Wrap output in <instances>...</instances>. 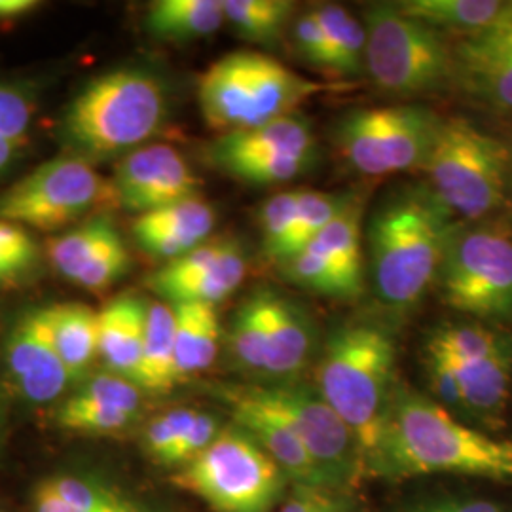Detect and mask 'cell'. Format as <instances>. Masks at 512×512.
Here are the masks:
<instances>
[{
    "instance_id": "15",
    "label": "cell",
    "mask_w": 512,
    "mask_h": 512,
    "mask_svg": "<svg viewBox=\"0 0 512 512\" xmlns=\"http://www.w3.org/2000/svg\"><path fill=\"white\" fill-rule=\"evenodd\" d=\"M222 399L230 406L236 425L247 431L270 454L287 478L298 488H327L323 476L302 442L272 406L264 403L255 385H230L222 389Z\"/></svg>"
},
{
    "instance_id": "25",
    "label": "cell",
    "mask_w": 512,
    "mask_h": 512,
    "mask_svg": "<svg viewBox=\"0 0 512 512\" xmlns=\"http://www.w3.org/2000/svg\"><path fill=\"white\" fill-rule=\"evenodd\" d=\"M148 33L165 42L211 37L224 21L219 0H160L148 8Z\"/></svg>"
},
{
    "instance_id": "2",
    "label": "cell",
    "mask_w": 512,
    "mask_h": 512,
    "mask_svg": "<svg viewBox=\"0 0 512 512\" xmlns=\"http://www.w3.org/2000/svg\"><path fill=\"white\" fill-rule=\"evenodd\" d=\"M456 230L454 213L429 186H408L376 209L368 228L370 266L385 306L403 310L420 302L437 283Z\"/></svg>"
},
{
    "instance_id": "9",
    "label": "cell",
    "mask_w": 512,
    "mask_h": 512,
    "mask_svg": "<svg viewBox=\"0 0 512 512\" xmlns=\"http://www.w3.org/2000/svg\"><path fill=\"white\" fill-rule=\"evenodd\" d=\"M442 300L478 319H512V236L503 228H461L450 239L439 279Z\"/></svg>"
},
{
    "instance_id": "3",
    "label": "cell",
    "mask_w": 512,
    "mask_h": 512,
    "mask_svg": "<svg viewBox=\"0 0 512 512\" xmlns=\"http://www.w3.org/2000/svg\"><path fill=\"white\" fill-rule=\"evenodd\" d=\"M395 340L374 323H348L327 340L317 391L346 423L365 465L378 456L393 399Z\"/></svg>"
},
{
    "instance_id": "7",
    "label": "cell",
    "mask_w": 512,
    "mask_h": 512,
    "mask_svg": "<svg viewBox=\"0 0 512 512\" xmlns=\"http://www.w3.org/2000/svg\"><path fill=\"white\" fill-rule=\"evenodd\" d=\"M365 69L387 93L414 97L439 92L454 80V48L444 35L406 16L397 4L365 10Z\"/></svg>"
},
{
    "instance_id": "45",
    "label": "cell",
    "mask_w": 512,
    "mask_h": 512,
    "mask_svg": "<svg viewBox=\"0 0 512 512\" xmlns=\"http://www.w3.org/2000/svg\"><path fill=\"white\" fill-rule=\"evenodd\" d=\"M277 512H349V509L334 490L298 488Z\"/></svg>"
},
{
    "instance_id": "41",
    "label": "cell",
    "mask_w": 512,
    "mask_h": 512,
    "mask_svg": "<svg viewBox=\"0 0 512 512\" xmlns=\"http://www.w3.org/2000/svg\"><path fill=\"white\" fill-rule=\"evenodd\" d=\"M196 416H198L196 410L177 408L150 421L143 435L148 456L165 465L169 454L179 444V440L186 435V431L192 427Z\"/></svg>"
},
{
    "instance_id": "17",
    "label": "cell",
    "mask_w": 512,
    "mask_h": 512,
    "mask_svg": "<svg viewBox=\"0 0 512 512\" xmlns=\"http://www.w3.org/2000/svg\"><path fill=\"white\" fill-rule=\"evenodd\" d=\"M215 224L211 203L196 196L141 215L133 224V236L148 256L173 262L207 243Z\"/></svg>"
},
{
    "instance_id": "35",
    "label": "cell",
    "mask_w": 512,
    "mask_h": 512,
    "mask_svg": "<svg viewBox=\"0 0 512 512\" xmlns=\"http://www.w3.org/2000/svg\"><path fill=\"white\" fill-rule=\"evenodd\" d=\"M353 202H355L353 196H346V194L298 190L296 222H294L289 258H293L304 247H308L311 241L317 238L330 222L336 219L342 211H346Z\"/></svg>"
},
{
    "instance_id": "22",
    "label": "cell",
    "mask_w": 512,
    "mask_h": 512,
    "mask_svg": "<svg viewBox=\"0 0 512 512\" xmlns=\"http://www.w3.org/2000/svg\"><path fill=\"white\" fill-rule=\"evenodd\" d=\"M311 348L313 327L306 311L285 296L270 291L264 374L277 380L293 378L308 363Z\"/></svg>"
},
{
    "instance_id": "10",
    "label": "cell",
    "mask_w": 512,
    "mask_h": 512,
    "mask_svg": "<svg viewBox=\"0 0 512 512\" xmlns=\"http://www.w3.org/2000/svg\"><path fill=\"white\" fill-rule=\"evenodd\" d=\"M110 203V183L86 160L63 156L38 165L0 194V220L52 232Z\"/></svg>"
},
{
    "instance_id": "44",
    "label": "cell",
    "mask_w": 512,
    "mask_h": 512,
    "mask_svg": "<svg viewBox=\"0 0 512 512\" xmlns=\"http://www.w3.org/2000/svg\"><path fill=\"white\" fill-rule=\"evenodd\" d=\"M220 431L222 429H220L219 420L213 414L198 412L192 427L186 431V435L179 440V444L169 454L165 467H179L181 469L192 459L198 458L202 452H205L213 444V440L219 437Z\"/></svg>"
},
{
    "instance_id": "4",
    "label": "cell",
    "mask_w": 512,
    "mask_h": 512,
    "mask_svg": "<svg viewBox=\"0 0 512 512\" xmlns=\"http://www.w3.org/2000/svg\"><path fill=\"white\" fill-rule=\"evenodd\" d=\"M165 93L152 74L120 69L92 80L65 114L63 135L88 158L133 152L164 122Z\"/></svg>"
},
{
    "instance_id": "26",
    "label": "cell",
    "mask_w": 512,
    "mask_h": 512,
    "mask_svg": "<svg viewBox=\"0 0 512 512\" xmlns=\"http://www.w3.org/2000/svg\"><path fill=\"white\" fill-rule=\"evenodd\" d=\"M55 349L71 378L86 374L97 357V313L80 302L48 306Z\"/></svg>"
},
{
    "instance_id": "24",
    "label": "cell",
    "mask_w": 512,
    "mask_h": 512,
    "mask_svg": "<svg viewBox=\"0 0 512 512\" xmlns=\"http://www.w3.org/2000/svg\"><path fill=\"white\" fill-rule=\"evenodd\" d=\"M141 391L169 393L179 385L175 365V311L162 302L148 304L147 330L135 382Z\"/></svg>"
},
{
    "instance_id": "6",
    "label": "cell",
    "mask_w": 512,
    "mask_h": 512,
    "mask_svg": "<svg viewBox=\"0 0 512 512\" xmlns=\"http://www.w3.org/2000/svg\"><path fill=\"white\" fill-rule=\"evenodd\" d=\"M287 480L270 454L236 423L224 427L205 452L171 478L213 512H270Z\"/></svg>"
},
{
    "instance_id": "8",
    "label": "cell",
    "mask_w": 512,
    "mask_h": 512,
    "mask_svg": "<svg viewBox=\"0 0 512 512\" xmlns=\"http://www.w3.org/2000/svg\"><path fill=\"white\" fill-rule=\"evenodd\" d=\"M440 120L437 112L421 105L349 110L336 124V147L366 177L423 169Z\"/></svg>"
},
{
    "instance_id": "49",
    "label": "cell",
    "mask_w": 512,
    "mask_h": 512,
    "mask_svg": "<svg viewBox=\"0 0 512 512\" xmlns=\"http://www.w3.org/2000/svg\"><path fill=\"white\" fill-rule=\"evenodd\" d=\"M19 148H21V145H16V143H12V141L0 137V173H2L8 165L12 164V160L16 158Z\"/></svg>"
},
{
    "instance_id": "29",
    "label": "cell",
    "mask_w": 512,
    "mask_h": 512,
    "mask_svg": "<svg viewBox=\"0 0 512 512\" xmlns=\"http://www.w3.org/2000/svg\"><path fill=\"white\" fill-rule=\"evenodd\" d=\"M247 275V256L239 241L232 239L228 251L219 262L202 275L177 283L160 293L162 298L173 304H219L230 294L236 293Z\"/></svg>"
},
{
    "instance_id": "43",
    "label": "cell",
    "mask_w": 512,
    "mask_h": 512,
    "mask_svg": "<svg viewBox=\"0 0 512 512\" xmlns=\"http://www.w3.org/2000/svg\"><path fill=\"white\" fill-rule=\"evenodd\" d=\"M293 42L296 52L304 61H308L313 67L329 71V40L313 10L294 21Z\"/></svg>"
},
{
    "instance_id": "23",
    "label": "cell",
    "mask_w": 512,
    "mask_h": 512,
    "mask_svg": "<svg viewBox=\"0 0 512 512\" xmlns=\"http://www.w3.org/2000/svg\"><path fill=\"white\" fill-rule=\"evenodd\" d=\"M175 311V365L177 380L184 384L217 359L220 321L211 304H173Z\"/></svg>"
},
{
    "instance_id": "40",
    "label": "cell",
    "mask_w": 512,
    "mask_h": 512,
    "mask_svg": "<svg viewBox=\"0 0 512 512\" xmlns=\"http://www.w3.org/2000/svg\"><path fill=\"white\" fill-rule=\"evenodd\" d=\"M129 266L131 256L126 249V243L120 238V232L114 230L69 281L86 291L101 293L112 287L116 281H120V277L128 274Z\"/></svg>"
},
{
    "instance_id": "46",
    "label": "cell",
    "mask_w": 512,
    "mask_h": 512,
    "mask_svg": "<svg viewBox=\"0 0 512 512\" xmlns=\"http://www.w3.org/2000/svg\"><path fill=\"white\" fill-rule=\"evenodd\" d=\"M429 368H431V380L435 385V391L450 406L463 408V395H461V385H459L458 376L454 372L452 365L437 353L435 349H429Z\"/></svg>"
},
{
    "instance_id": "42",
    "label": "cell",
    "mask_w": 512,
    "mask_h": 512,
    "mask_svg": "<svg viewBox=\"0 0 512 512\" xmlns=\"http://www.w3.org/2000/svg\"><path fill=\"white\" fill-rule=\"evenodd\" d=\"M35 114L33 99L16 86L0 84V137L25 145Z\"/></svg>"
},
{
    "instance_id": "1",
    "label": "cell",
    "mask_w": 512,
    "mask_h": 512,
    "mask_svg": "<svg viewBox=\"0 0 512 512\" xmlns=\"http://www.w3.org/2000/svg\"><path fill=\"white\" fill-rule=\"evenodd\" d=\"M378 475H469L512 482V440L456 420L444 406L395 387L384 440L370 463Z\"/></svg>"
},
{
    "instance_id": "47",
    "label": "cell",
    "mask_w": 512,
    "mask_h": 512,
    "mask_svg": "<svg viewBox=\"0 0 512 512\" xmlns=\"http://www.w3.org/2000/svg\"><path fill=\"white\" fill-rule=\"evenodd\" d=\"M404 512H501V509L486 499L448 497V499L425 501Z\"/></svg>"
},
{
    "instance_id": "13",
    "label": "cell",
    "mask_w": 512,
    "mask_h": 512,
    "mask_svg": "<svg viewBox=\"0 0 512 512\" xmlns=\"http://www.w3.org/2000/svg\"><path fill=\"white\" fill-rule=\"evenodd\" d=\"M452 84L484 107L512 112V2L454 46Z\"/></svg>"
},
{
    "instance_id": "37",
    "label": "cell",
    "mask_w": 512,
    "mask_h": 512,
    "mask_svg": "<svg viewBox=\"0 0 512 512\" xmlns=\"http://www.w3.org/2000/svg\"><path fill=\"white\" fill-rule=\"evenodd\" d=\"M298 190L279 192L268 198L260 209L262 249L275 264H283L289 258L294 222H296Z\"/></svg>"
},
{
    "instance_id": "34",
    "label": "cell",
    "mask_w": 512,
    "mask_h": 512,
    "mask_svg": "<svg viewBox=\"0 0 512 512\" xmlns=\"http://www.w3.org/2000/svg\"><path fill=\"white\" fill-rule=\"evenodd\" d=\"M114 230L116 226L110 217L99 215L63 236L50 239L46 255L59 274L71 279Z\"/></svg>"
},
{
    "instance_id": "38",
    "label": "cell",
    "mask_w": 512,
    "mask_h": 512,
    "mask_svg": "<svg viewBox=\"0 0 512 512\" xmlns=\"http://www.w3.org/2000/svg\"><path fill=\"white\" fill-rule=\"evenodd\" d=\"M313 164L310 156H245L217 162L224 173L251 184L289 183Z\"/></svg>"
},
{
    "instance_id": "27",
    "label": "cell",
    "mask_w": 512,
    "mask_h": 512,
    "mask_svg": "<svg viewBox=\"0 0 512 512\" xmlns=\"http://www.w3.org/2000/svg\"><path fill=\"white\" fill-rule=\"evenodd\" d=\"M442 357L452 365L458 376L465 410L475 414H495L503 408L511 389L512 353L509 346L495 353L494 357L471 365L456 363L446 355Z\"/></svg>"
},
{
    "instance_id": "16",
    "label": "cell",
    "mask_w": 512,
    "mask_h": 512,
    "mask_svg": "<svg viewBox=\"0 0 512 512\" xmlns=\"http://www.w3.org/2000/svg\"><path fill=\"white\" fill-rule=\"evenodd\" d=\"M141 389L116 374L88 380L57 410L59 427L80 435H116L141 414Z\"/></svg>"
},
{
    "instance_id": "11",
    "label": "cell",
    "mask_w": 512,
    "mask_h": 512,
    "mask_svg": "<svg viewBox=\"0 0 512 512\" xmlns=\"http://www.w3.org/2000/svg\"><path fill=\"white\" fill-rule=\"evenodd\" d=\"M255 389L293 429L329 490L336 492L357 476L365 465L359 446L317 387L283 382L272 387L255 385Z\"/></svg>"
},
{
    "instance_id": "33",
    "label": "cell",
    "mask_w": 512,
    "mask_h": 512,
    "mask_svg": "<svg viewBox=\"0 0 512 512\" xmlns=\"http://www.w3.org/2000/svg\"><path fill=\"white\" fill-rule=\"evenodd\" d=\"M281 268L289 277V281L311 293L346 300L357 298L361 294L355 287H351V283L329 256L319 251L313 243L304 247L287 262H283Z\"/></svg>"
},
{
    "instance_id": "39",
    "label": "cell",
    "mask_w": 512,
    "mask_h": 512,
    "mask_svg": "<svg viewBox=\"0 0 512 512\" xmlns=\"http://www.w3.org/2000/svg\"><path fill=\"white\" fill-rule=\"evenodd\" d=\"M40 249L29 232L12 222L0 220V289H12L38 268Z\"/></svg>"
},
{
    "instance_id": "36",
    "label": "cell",
    "mask_w": 512,
    "mask_h": 512,
    "mask_svg": "<svg viewBox=\"0 0 512 512\" xmlns=\"http://www.w3.org/2000/svg\"><path fill=\"white\" fill-rule=\"evenodd\" d=\"M507 346L509 344L492 330L473 325L442 327L429 342V348H435L448 359L463 365L490 359Z\"/></svg>"
},
{
    "instance_id": "21",
    "label": "cell",
    "mask_w": 512,
    "mask_h": 512,
    "mask_svg": "<svg viewBox=\"0 0 512 512\" xmlns=\"http://www.w3.org/2000/svg\"><path fill=\"white\" fill-rule=\"evenodd\" d=\"M317 141L311 122L300 112L277 118L258 128L220 135L211 145V160L245 158V156H315Z\"/></svg>"
},
{
    "instance_id": "14",
    "label": "cell",
    "mask_w": 512,
    "mask_h": 512,
    "mask_svg": "<svg viewBox=\"0 0 512 512\" xmlns=\"http://www.w3.org/2000/svg\"><path fill=\"white\" fill-rule=\"evenodd\" d=\"M4 361L10 382L29 403H52L73 382L55 349L48 308L19 317L6 340Z\"/></svg>"
},
{
    "instance_id": "19",
    "label": "cell",
    "mask_w": 512,
    "mask_h": 512,
    "mask_svg": "<svg viewBox=\"0 0 512 512\" xmlns=\"http://www.w3.org/2000/svg\"><path fill=\"white\" fill-rule=\"evenodd\" d=\"M147 315V300L133 293L110 300L97 313V357H101L110 374L135 382L145 344Z\"/></svg>"
},
{
    "instance_id": "30",
    "label": "cell",
    "mask_w": 512,
    "mask_h": 512,
    "mask_svg": "<svg viewBox=\"0 0 512 512\" xmlns=\"http://www.w3.org/2000/svg\"><path fill=\"white\" fill-rule=\"evenodd\" d=\"M224 21L239 38L275 46L291 21L294 2L289 0H222Z\"/></svg>"
},
{
    "instance_id": "31",
    "label": "cell",
    "mask_w": 512,
    "mask_h": 512,
    "mask_svg": "<svg viewBox=\"0 0 512 512\" xmlns=\"http://www.w3.org/2000/svg\"><path fill=\"white\" fill-rule=\"evenodd\" d=\"M268 302L270 289H256L241 302L230 329V349L241 368L262 372L268 349Z\"/></svg>"
},
{
    "instance_id": "48",
    "label": "cell",
    "mask_w": 512,
    "mask_h": 512,
    "mask_svg": "<svg viewBox=\"0 0 512 512\" xmlns=\"http://www.w3.org/2000/svg\"><path fill=\"white\" fill-rule=\"evenodd\" d=\"M40 8L37 0H0V21H16Z\"/></svg>"
},
{
    "instance_id": "32",
    "label": "cell",
    "mask_w": 512,
    "mask_h": 512,
    "mask_svg": "<svg viewBox=\"0 0 512 512\" xmlns=\"http://www.w3.org/2000/svg\"><path fill=\"white\" fill-rule=\"evenodd\" d=\"M361 203L353 202L311 243L329 256L340 272L359 293L363 291V255H361Z\"/></svg>"
},
{
    "instance_id": "20",
    "label": "cell",
    "mask_w": 512,
    "mask_h": 512,
    "mask_svg": "<svg viewBox=\"0 0 512 512\" xmlns=\"http://www.w3.org/2000/svg\"><path fill=\"white\" fill-rule=\"evenodd\" d=\"M245 69L255 128L298 112L302 103L325 90L319 82L294 73L270 55L245 52Z\"/></svg>"
},
{
    "instance_id": "18",
    "label": "cell",
    "mask_w": 512,
    "mask_h": 512,
    "mask_svg": "<svg viewBox=\"0 0 512 512\" xmlns=\"http://www.w3.org/2000/svg\"><path fill=\"white\" fill-rule=\"evenodd\" d=\"M198 101L207 126L222 135L255 128L245 52L220 57L200 76Z\"/></svg>"
},
{
    "instance_id": "50",
    "label": "cell",
    "mask_w": 512,
    "mask_h": 512,
    "mask_svg": "<svg viewBox=\"0 0 512 512\" xmlns=\"http://www.w3.org/2000/svg\"><path fill=\"white\" fill-rule=\"evenodd\" d=\"M511 186H512V152H511Z\"/></svg>"
},
{
    "instance_id": "5",
    "label": "cell",
    "mask_w": 512,
    "mask_h": 512,
    "mask_svg": "<svg viewBox=\"0 0 512 512\" xmlns=\"http://www.w3.org/2000/svg\"><path fill=\"white\" fill-rule=\"evenodd\" d=\"M429 188L454 217L492 215L505 200L511 152L494 135L467 118H442L423 165Z\"/></svg>"
},
{
    "instance_id": "28",
    "label": "cell",
    "mask_w": 512,
    "mask_h": 512,
    "mask_svg": "<svg viewBox=\"0 0 512 512\" xmlns=\"http://www.w3.org/2000/svg\"><path fill=\"white\" fill-rule=\"evenodd\" d=\"M406 16L461 37L473 35L490 25L505 8L501 0H404L397 4Z\"/></svg>"
},
{
    "instance_id": "12",
    "label": "cell",
    "mask_w": 512,
    "mask_h": 512,
    "mask_svg": "<svg viewBox=\"0 0 512 512\" xmlns=\"http://www.w3.org/2000/svg\"><path fill=\"white\" fill-rule=\"evenodd\" d=\"M198 188L200 181L183 154L160 143L126 154L110 181L112 202L139 217L196 198Z\"/></svg>"
}]
</instances>
